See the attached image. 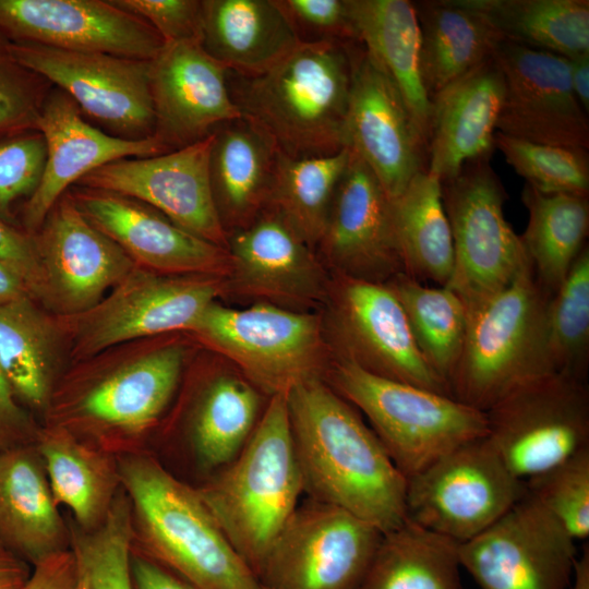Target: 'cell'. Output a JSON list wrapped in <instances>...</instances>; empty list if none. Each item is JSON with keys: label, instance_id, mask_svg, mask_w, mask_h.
<instances>
[{"label": "cell", "instance_id": "47", "mask_svg": "<svg viewBox=\"0 0 589 589\" xmlns=\"http://www.w3.org/2000/svg\"><path fill=\"white\" fill-rule=\"evenodd\" d=\"M46 156L44 136L37 130L0 137L1 220L19 226L14 207L21 199L25 202L35 192L44 172Z\"/></svg>", "mask_w": 589, "mask_h": 589}, {"label": "cell", "instance_id": "56", "mask_svg": "<svg viewBox=\"0 0 589 589\" xmlns=\"http://www.w3.org/2000/svg\"><path fill=\"white\" fill-rule=\"evenodd\" d=\"M25 297L32 298L25 285L14 274L0 265V304Z\"/></svg>", "mask_w": 589, "mask_h": 589}, {"label": "cell", "instance_id": "49", "mask_svg": "<svg viewBox=\"0 0 589 589\" xmlns=\"http://www.w3.org/2000/svg\"><path fill=\"white\" fill-rule=\"evenodd\" d=\"M149 24L165 43L200 40L203 0H111Z\"/></svg>", "mask_w": 589, "mask_h": 589}, {"label": "cell", "instance_id": "23", "mask_svg": "<svg viewBox=\"0 0 589 589\" xmlns=\"http://www.w3.org/2000/svg\"><path fill=\"white\" fill-rule=\"evenodd\" d=\"M36 130L46 143V164L33 195L19 209L20 227L36 233L57 201L91 171L118 159L168 153L156 137L132 141L93 125L76 104L52 87Z\"/></svg>", "mask_w": 589, "mask_h": 589}, {"label": "cell", "instance_id": "13", "mask_svg": "<svg viewBox=\"0 0 589 589\" xmlns=\"http://www.w3.org/2000/svg\"><path fill=\"white\" fill-rule=\"evenodd\" d=\"M14 57L64 92L87 120L132 141L155 133L151 61L11 41Z\"/></svg>", "mask_w": 589, "mask_h": 589}, {"label": "cell", "instance_id": "19", "mask_svg": "<svg viewBox=\"0 0 589 589\" xmlns=\"http://www.w3.org/2000/svg\"><path fill=\"white\" fill-rule=\"evenodd\" d=\"M34 235L45 276L43 304L61 316L87 311L136 266L82 214L69 190Z\"/></svg>", "mask_w": 589, "mask_h": 589}, {"label": "cell", "instance_id": "29", "mask_svg": "<svg viewBox=\"0 0 589 589\" xmlns=\"http://www.w3.org/2000/svg\"><path fill=\"white\" fill-rule=\"evenodd\" d=\"M279 152L271 137L243 117L214 131L209 180L227 233L249 226L266 208Z\"/></svg>", "mask_w": 589, "mask_h": 589}, {"label": "cell", "instance_id": "53", "mask_svg": "<svg viewBox=\"0 0 589 589\" xmlns=\"http://www.w3.org/2000/svg\"><path fill=\"white\" fill-rule=\"evenodd\" d=\"M131 574L134 589H194L164 566L134 552L131 556Z\"/></svg>", "mask_w": 589, "mask_h": 589}, {"label": "cell", "instance_id": "1", "mask_svg": "<svg viewBox=\"0 0 589 589\" xmlns=\"http://www.w3.org/2000/svg\"><path fill=\"white\" fill-rule=\"evenodd\" d=\"M292 443L309 498L386 533L406 518L405 476L349 402L320 377L287 393Z\"/></svg>", "mask_w": 589, "mask_h": 589}, {"label": "cell", "instance_id": "58", "mask_svg": "<svg viewBox=\"0 0 589 589\" xmlns=\"http://www.w3.org/2000/svg\"><path fill=\"white\" fill-rule=\"evenodd\" d=\"M76 589H88L85 581H84V579L81 577V575H80V578H79V584H77Z\"/></svg>", "mask_w": 589, "mask_h": 589}, {"label": "cell", "instance_id": "46", "mask_svg": "<svg viewBox=\"0 0 589 589\" xmlns=\"http://www.w3.org/2000/svg\"><path fill=\"white\" fill-rule=\"evenodd\" d=\"M52 87L14 57L11 40L0 32V137L36 130Z\"/></svg>", "mask_w": 589, "mask_h": 589}, {"label": "cell", "instance_id": "16", "mask_svg": "<svg viewBox=\"0 0 589 589\" xmlns=\"http://www.w3.org/2000/svg\"><path fill=\"white\" fill-rule=\"evenodd\" d=\"M504 82L496 132L538 144L589 148V120L570 84L569 59L500 39Z\"/></svg>", "mask_w": 589, "mask_h": 589}, {"label": "cell", "instance_id": "39", "mask_svg": "<svg viewBox=\"0 0 589 589\" xmlns=\"http://www.w3.org/2000/svg\"><path fill=\"white\" fill-rule=\"evenodd\" d=\"M350 151L294 158L279 153L265 209L279 215L311 248L318 244Z\"/></svg>", "mask_w": 589, "mask_h": 589}, {"label": "cell", "instance_id": "57", "mask_svg": "<svg viewBox=\"0 0 589 589\" xmlns=\"http://www.w3.org/2000/svg\"><path fill=\"white\" fill-rule=\"evenodd\" d=\"M570 589H589V550L588 545L582 551L581 555L577 557L573 584Z\"/></svg>", "mask_w": 589, "mask_h": 589}, {"label": "cell", "instance_id": "6", "mask_svg": "<svg viewBox=\"0 0 589 589\" xmlns=\"http://www.w3.org/2000/svg\"><path fill=\"white\" fill-rule=\"evenodd\" d=\"M332 388L359 408L406 479L486 435V413L457 399L375 374L341 353Z\"/></svg>", "mask_w": 589, "mask_h": 589}, {"label": "cell", "instance_id": "52", "mask_svg": "<svg viewBox=\"0 0 589 589\" xmlns=\"http://www.w3.org/2000/svg\"><path fill=\"white\" fill-rule=\"evenodd\" d=\"M79 578L77 562L70 548L33 566L22 589H76Z\"/></svg>", "mask_w": 589, "mask_h": 589}, {"label": "cell", "instance_id": "31", "mask_svg": "<svg viewBox=\"0 0 589 589\" xmlns=\"http://www.w3.org/2000/svg\"><path fill=\"white\" fill-rule=\"evenodd\" d=\"M348 3L358 41L398 89L429 142L432 104L421 72V32L412 1Z\"/></svg>", "mask_w": 589, "mask_h": 589}, {"label": "cell", "instance_id": "5", "mask_svg": "<svg viewBox=\"0 0 589 589\" xmlns=\"http://www.w3.org/2000/svg\"><path fill=\"white\" fill-rule=\"evenodd\" d=\"M549 299L530 264L504 289L466 308L465 339L448 382L453 398L485 412L519 386L553 373L545 336Z\"/></svg>", "mask_w": 589, "mask_h": 589}, {"label": "cell", "instance_id": "2", "mask_svg": "<svg viewBox=\"0 0 589 589\" xmlns=\"http://www.w3.org/2000/svg\"><path fill=\"white\" fill-rule=\"evenodd\" d=\"M357 43H300L263 73L227 71L241 117L289 157L326 156L347 148L345 124Z\"/></svg>", "mask_w": 589, "mask_h": 589}, {"label": "cell", "instance_id": "8", "mask_svg": "<svg viewBox=\"0 0 589 589\" xmlns=\"http://www.w3.org/2000/svg\"><path fill=\"white\" fill-rule=\"evenodd\" d=\"M485 413L486 441L520 480L589 448V388L584 378L566 373L539 376Z\"/></svg>", "mask_w": 589, "mask_h": 589}, {"label": "cell", "instance_id": "21", "mask_svg": "<svg viewBox=\"0 0 589 589\" xmlns=\"http://www.w3.org/2000/svg\"><path fill=\"white\" fill-rule=\"evenodd\" d=\"M227 71L200 40L165 43L151 60L154 137L167 152L202 141L241 117Z\"/></svg>", "mask_w": 589, "mask_h": 589}, {"label": "cell", "instance_id": "36", "mask_svg": "<svg viewBox=\"0 0 589 589\" xmlns=\"http://www.w3.org/2000/svg\"><path fill=\"white\" fill-rule=\"evenodd\" d=\"M521 199L528 224L520 238L538 285L551 297L586 245L589 195L543 193L526 183Z\"/></svg>", "mask_w": 589, "mask_h": 589}, {"label": "cell", "instance_id": "48", "mask_svg": "<svg viewBox=\"0 0 589 589\" xmlns=\"http://www.w3.org/2000/svg\"><path fill=\"white\" fill-rule=\"evenodd\" d=\"M300 43L358 40L348 0H276Z\"/></svg>", "mask_w": 589, "mask_h": 589}, {"label": "cell", "instance_id": "15", "mask_svg": "<svg viewBox=\"0 0 589 589\" xmlns=\"http://www.w3.org/2000/svg\"><path fill=\"white\" fill-rule=\"evenodd\" d=\"M345 136L346 147L371 169L390 200L428 169V139L398 89L359 41Z\"/></svg>", "mask_w": 589, "mask_h": 589}, {"label": "cell", "instance_id": "4", "mask_svg": "<svg viewBox=\"0 0 589 589\" xmlns=\"http://www.w3.org/2000/svg\"><path fill=\"white\" fill-rule=\"evenodd\" d=\"M197 491L257 578L303 493L286 393L271 396L242 450Z\"/></svg>", "mask_w": 589, "mask_h": 589}, {"label": "cell", "instance_id": "40", "mask_svg": "<svg viewBox=\"0 0 589 589\" xmlns=\"http://www.w3.org/2000/svg\"><path fill=\"white\" fill-rule=\"evenodd\" d=\"M257 389L235 375L219 376L208 385L194 412L191 435L203 469L216 472L242 450L262 416Z\"/></svg>", "mask_w": 589, "mask_h": 589}, {"label": "cell", "instance_id": "17", "mask_svg": "<svg viewBox=\"0 0 589 589\" xmlns=\"http://www.w3.org/2000/svg\"><path fill=\"white\" fill-rule=\"evenodd\" d=\"M214 132L177 151L108 163L74 185L118 193L157 209L184 230L227 249L209 180Z\"/></svg>", "mask_w": 589, "mask_h": 589}, {"label": "cell", "instance_id": "11", "mask_svg": "<svg viewBox=\"0 0 589 589\" xmlns=\"http://www.w3.org/2000/svg\"><path fill=\"white\" fill-rule=\"evenodd\" d=\"M191 332L271 396L318 377L324 347L314 315L271 304L230 309L215 301Z\"/></svg>", "mask_w": 589, "mask_h": 589}, {"label": "cell", "instance_id": "24", "mask_svg": "<svg viewBox=\"0 0 589 589\" xmlns=\"http://www.w3.org/2000/svg\"><path fill=\"white\" fill-rule=\"evenodd\" d=\"M318 244L339 274L386 284L404 273L390 199L351 151Z\"/></svg>", "mask_w": 589, "mask_h": 589}, {"label": "cell", "instance_id": "41", "mask_svg": "<svg viewBox=\"0 0 589 589\" xmlns=\"http://www.w3.org/2000/svg\"><path fill=\"white\" fill-rule=\"evenodd\" d=\"M386 285L400 302L421 354L448 388L466 333L462 300L447 286H428L405 273Z\"/></svg>", "mask_w": 589, "mask_h": 589}, {"label": "cell", "instance_id": "44", "mask_svg": "<svg viewBox=\"0 0 589 589\" xmlns=\"http://www.w3.org/2000/svg\"><path fill=\"white\" fill-rule=\"evenodd\" d=\"M494 147L506 163L543 193L589 195V155L581 147L548 145L495 133Z\"/></svg>", "mask_w": 589, "mask_h": 589}, {"label": "cell", "instance_id": "32", "mask_svg": "<svg viewBox=\"0 0 589 589\" xmlns=\"http://www.w3.org/2000/svg\"><path fill=\"white\" fill-rule=\"evenodd\" d=\"M421 32V72L430 100L492 56L501 39L462 0L412 2Z\"/></svg>", "mask_w": 589, "mask_h": 589}, {"label": "cell", "instance_id": "22", "mask_svg": "<svg viewBox=\"0 0 589 589\" xmlns=\"http://www.w3.org/2000/svg\"><path fill=\"white\" fill-rule=\"evenodd\" d=\"M336 316L342 354L381 376L450 396L421 354L405 311L386 284L339 274Z\"/></svg>", "mask_w": 589, "mask_h": 589}, {"label": "cell", "instance_id": "51", "mask_svg": "<svg viewBox=\"0 0 589 589\" xmlns=\"http://www.w3.org/2000/svg\"><path fill=\"white\" fill-rule=\"evenodd\" d=\"M38 430L0 369V450L36 443Z\"/></svg>", "mask_w": 589, "mask_h": 589}, {"label": "cell", "instance_id": "45", "mask_svg": "<svg viewBox=\"0 0 589 589\" xmlns=\"http://www.w3.org/2000/svg\"><path fill=\"white\" fill-rule=\"evenodd\" d=\"M527 493L576 541L589 536V448L525 481Z\"/></svg>", "mask_w": 589, "mask_h": 589}, {"label": "cell", "instance_id": "3", "mask_svg": "<svg viewBox=\"0 0 589 589\" xmlns=\"http://www.w3.org/2000/svg\"><path fill=\"white\" fill-rule=\"evenodd\" d=\"M148 558L194 589H260L197 489L148 456L123 457L117 467Z\"/></svg>", "mask_w": 589, "mask_h": 589}, {"label": "cell", "instance_id": "38", "mask_svg": "<svg viewBox=\"0 0 589 589\" xmlns=\"http://www.w3.org/2000/svg\"><path fill=\"white\" fill-rule=\"evenodd\" d=\"M501 39L568 59L589 53L588 0H462Z\"/></svg>", "mask_w": 589, "mask_h": 589}, {"label": "cell", "instance_id": "26", "mask_svg": "<svg viewBox=\"0 0 589 589\" xmlns=\"http://www.w3.org/2000/svg\"><path fill=\"white\" fill-rule=\"evenodd\" d=\"M503 97V76L491 56L432 98L430 175L443 182L466 163L491 156Z\"/></svg>", "mask_w": 589, "mask_h": 589}, {"label": "cell", "instance_id": "43", "mask_svg": "<svg viewBox=\"0 0 589 589\" xmlns=\"http://www.w3.org/2000/svg\"><path fill=\"white\" fill-rule=\"evenodd\" d=\"M546 351L553 373L586 380L589 362V248L581 250L545 315Z\"/></svg>", "mask_w": 589, "mask_h": 589}, {"label": "cell", "instance_id": "59", "mask_svg": "<svg viewBox=\"0 0 589 589\" xmlns=\"http://www.w3.org/2000/svg\"><path fill=\"white\" fill-rule=\"evenodd\" d=\"M260 589H274V588H269V587H265L261 585Z\"/></svg>", "mask_w": 589, "mask_h": 589}, {"label": "cell", "instance_id": "27", "mask_svg": "<svg viewBox=\"0 0 589 589\" xmlns=\"http://www.w3.org/2000/svg\"><path fill=\"white\" fill-rule=\"evenodd\" d=\"M0 545L32 567L70 549L36 443L0 450Z\"/></svg>", "mask_w": 589, "mask_h": 589}, {"label": "cell", "instance_id": "30", "mask_svg": "<svg viewBox=\"0 0 589 589\" xmlns=\"http://www.w3.org/2000/svg\"><path fill=\"white\" fill-rule=\"evenodd\" d=\"M299 44L276 0H203L201 45L230 72L263 73Z\"/></svg>", "mask_w": 589, "mask_h": 589}, {"label": "cell", "instance_id": "55", "mask_svg": "<svg viewBox=\"0 0 589 589\" xmlns=\"http://www.w3.org/2000/svg\"><path fill=\"white\" fill-rule=\"evenodd\" d=\"M569 75L573 92L588 113L589 111V53L569 59Z\"/></svg>", "mask_w": 589, "mask_h": 589}, {"label": "cell", "instance_id": "14", "mask_svg": "<svg viewBox=\"0 0 589 589\" xmlns=\"http://www.w3.org/2000/svg\"><path fill=\"white\" fill-rule=\"evenodd\" d=\"M458 554L480 589H570L578 557L575 540L528 493Z\"/></svg>", "mask_w": 589, "mask_h": 589}, {"label": "cell", "instance_id": "10", "mask_svg": "<svg viewBox=\"0 0 589 589\" xmlns=\"http://www.w3.org/2000/svg\"><path fill=\"white\" fill-rule=\"evenodd\" d=\"M218 276L164 275L135 266L87 311L61 316L72 353L93 357L125 342L191 332L220 292Z\"/></svg>", "mask_w": 589, "mask_h": 589}, {"label": "cell", "instance_id": "18", "mask_svg": "<svg viewBox=\"0 0 589 589\" xmlns=\"http://www.w3.org/2000/svg\"><path fill=\"white\" fill-rule=\"evenodd\" d=\"M0 32L15 43L149 61L165 44L111 0H0Z\"/></svg>", "mask_w": 589, "mask_h": 589}, {"label": "cell", "instance_id": "42", "mask_svg": "<svg viewBox=\"0 0 589 589\" xmlns=\"http://www.w3.org/2000/svg\"><path fill=\"white\" fill-rule=\"evenodd\" d=\"M70 527V548L88 589H134L131 574L134 525L130 501L120 486L104 520L84 530Z\"/></svg>", "mask_w": 589, "mask_h": 589}, {"label": "cell", "instance_id": "54", "mask_svg": "<svg viewBox=\"0 0 589 589\" xmlns=\"http://www.w3.org/2000/svg\"><path fill=\"white\" fill-rule=\"evenodd\" d=\"M33 567L0 545V589H22Z\"/></svg>", "mask_w": 589, "mask_h": 589}, {"label": "cell", "instance_id": "9", "mask_svg": "<svg viewBox=\"0 0 589 589\" xmlns=\"http://www.w3.org/2000/svg\"><path fill=\"white\" fill-rule=\"evenodd\" d=\"M406 518L464 543L501 518L527 493L485 436L446 453L406 479Z\"/></svg>", "mask_w": 589, "mask_h": 589}, {"label": "cell", "instance_id": "50", "mask_svg": "<svg viewBox=\"0 0 589 589\" xmlns=\"http://www.w3.org/2000/svg\"><path fill=\"white\" fill-rule=\"evenodd\" d=\"M0 265L14 274L38 303L45 299V276L34 233L0 219Z\"/></svg>", "mask_w": 589, "mask_h": 589}, {"label": "cell", "instance_id": "20", "mask_svg": "<svg viewBox=\"0 0 589 589\" xmlns=\"http://www.w3.org/2000/svg\"><path fill=\"white\" fill-rule=\"evenodd\" d=\"M69 192L82 214L140 267L177 276H220L231 271L227 249L184 230L145 203L79 185Z\"/></svg>", "mask_w": 589, "mask_h": 589}, {"label": "cell", "instance_id": "35", "mask_svg": "<svg viewBox=\"0 0 589 589\" xmlns=\"http://www.w3.org/2000/svg\"><path fill=\"white\" fill-rule=\"evenodd\" d=\"M36 447L57 505L67 506L81 529L97 527L120 489L118 471L61 426L39 431Z\"/></svg>", "mask_w": 589, "mask_h": 589}, {"label": "cell", "instance_id": "28", "mask_svg": "<svg viewBox=\"0 0 589 589\" xmlns=\"http://www.w3.org/2000/svg\"><path fill=\"white\" fill-rule=\"evenodd\" d=\"M231 271L242 288L276 299H306L321 290L311 248L275 212L265 209L228 236Z\"/></svg>", "mask_w": 589, "mask_h": 589}, {"label": "cell", "instance_id": "33", "mask_svg": "<svg viewBox=\"0 0 589 589\" xmlns=\"http://www.w3.org/2000/svg\"><path fill=\"white\" fill-rule=\"evenodd\" d=\"M390 203L404 273L421 283L446 286L454 245L441 181L428 171L419 172Z\"/></svg>", "mask_w": 589, "mask_h": 589}, {"label": "cell", "instance_id": "7", "mask_svg": "<svg viewBox=\"0 0 589 589\" xmlns=\"http://www.w3.org/2000/svg\"><path fill=\"white\" fill-rule=\"evenodd\" d=\"M441 184L454 245L446 286L468 308L504 289L531 263L520 236L505 218L507 194L490 157L466 163Z\"/></svg>", "mask_w": 589, "mask_h": 589}, {"label": "cell", "instance_id": "37", "mask_svg": "<svg viewBox=\"0 0 589 589\" xmlns=\"http://www.w3.org/2000/svg\"><path fill=\"white\" fill-rule=\"evenodd\" d=\"M459 543L408 519L383 533L358 589H462Z\"/></svg>", "mask_w": 589, "mask_h": 589}, {"label": "cell", "instance_id": "34", "mask_svg": "<svg viewBox=\"0 0 589 589\" xmlns=\"http://www.w3.org/2000/svg\"><path fill=\"white\" fill-rule=\"evenodd\" d=\"M59 328L31 297L0 304V369L26 410L47 406Z\"/></svg>", "mask_w": 589, "mask_h": 589}, {"label": "cell", "instance_id": "25", "mask_svg": "<svg viewBox=\"0 0 589 589\" xmlns=\"http://www.w3.org/2000/svg\"><path fill=\"white\" fill-rule=\"evenodd\" d=\"M185 352L167 344L124 356L86 386L75 404L85 421L125 434H139L161 414L179 382Z\"/></svg>", "mask_w": 589, "mask_h": 589}, {"label": "cell", "instance_id": "12", "mask_svg": "<svg viewBox=\"0 0 589 589\" xmlns=\"http://www.w3.org/2000/svg\"><path fill=\"white\" fill-rule=\"evenodd\" d=\"M382 536L348 510L308 498L275 539L257 580L274 589H358Z\"/></svg>", "mask_w": 589, "mask_h": 589}]
</instances>
